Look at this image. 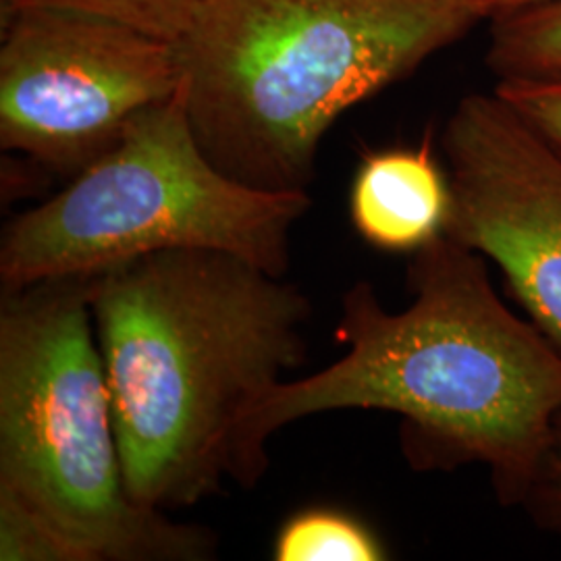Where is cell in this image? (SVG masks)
<instances>
[{"label":"cell","mask_w":561,"mask_h":561,"mask_svg":"<svg viewBox=\"0 0 561 561\" xmlns=\"http://www.w3.org/2000/svg\"><path fill=\"white\" fill-rule=\"evenodd\" d=\"M449 204V180L428 146L396 148L364 159L352 183L350 217L373 248L414 254L445 231Z\"/></svg>","instance_id":"obj_8"},{"label":"cell","mask_w":561,"mask_h":561,"mask_svg":"<svg viewBox=\"0 0 561 561\" xmlns=\"http://www.w3.org/2000/svg\"><path fill=\"white\" fill-rule=\"evenodd\" d=\"M23 7H53L121 21L162 41H180L198 0H7V11Z\"/></svg>","instance_id":"obj_11"},{"label":"cell","mask_w":561,"mask_h":561,"mask_svg":"<svg viewBox=\"0 0 561 561\" xmlns=\"http://www.w3.org/2000/svg\"><path fill=\"white\" fill-rule=\"evenodd\" d=\"M273 560L381 561L387 551L356 516L335 507H306L280 526Z\"/></svg>","instance_id":"obj_10"},{"label":"cell","mask_w":561,"mask_h":561,"mask_svg":"<svg viewBox=\"0 0 561 561\" xmlns=\"http://www.w3.org/2000/svg\"><path fill=\"white\" fill-rule=\"evenodd\" d=\"M308 192H266L204 154L183 92L140 113L119 140L50 201L7 222L4 289L101 275L164 250H222L285 277Z\"/></svg>","instance_id":"obj_5"},{"label":"cell","mask_w":561,"mask_h":561,"mask_svg":"<svg viewBox=\"0 0 561 561\" xmlns=\"http://www.w3.org/2000/svg\"><path fill=\"white\" fill-rule=\"evenodd\" d=\"M489 7H493L495 13H503V11H518V9H526V7H535L541 4L547 0H484Z\"/></svg>","instance_id":"obj_14"},{"label":"cell","mask_w":561,"mask_h":561,"mask_svg":"<svg viewBox=\"0 0 561 561\" xmlns=\"http://www.w3.org/2000/svg\"><path fill=\"white\" fill-rule=\"evenodd\" d=\"M0 144L62 173L102 157L140 113L181 88L175 42L101 15L7 11Z\"/></svg>","instance_id":"obj_6"},{"label":"cell","mask_w":561,"mask_h":561,"mask_svg":"<svg viewBox=\"0 0 561 561\" xmlns=\"http://www.w3.org/2000/svg\"><path fill=\"white\" fill-rule=\"evenodd\" d=\"M445 236L500 266L542 335L561 350V152L491 94L463 96L443 131Z\"/></svg>","instance_id":"obj_7"},{"label":"cell","mask_w":561,"mask_h":561,"mask_svg":"<svg viewBox=\"0 0 561 561\" xmlns=\"http://www.w3.org/2000/svg\"><path fill=\"white\" fill-rule=\"evenodd\" d=\"M99 275L2 287L0 503L67 561H201L215 537L131 502L96 340Z\"/></svg>","instance_id":"obj_4"},{"label":"cell","mask_w":561,"mask_h":561,"mask_svg":"<svg viewBox=\"0 0 561 561\" xmlns=\"http://www.w3.org/2000/svg\"><path fill=\"white\" fill-rule=\"evenodd\" d=\"M495 92L561 152V80H500Z\"/></svg>","instance_id":"obj_12"},{"label":"cell","mask_w":561,"mask_h":561,"mask_svg":"<svg viewBox=\"0 0 561 561\" xmlns=\"http://www.w3.org/2000/svg\"><path fill=\"white\" fill-rule=\"evenodd\" d=\"M484 0H198L178 41L204 154L266 192H308L347 108L491 20Z\"/></svg>","instance_id":"obj_3"},{"label":"cell","mask_w":561,"mask_h":561,"mask_svg":"<svg viewBox=\"0 0 561 561\" xmlns=\"http://www.w3.org/2000/svg\"><path fill=\"white\" fill-rule=\"evenodd\" d=\"M414 300L385 310L354 283L335 337L347 347L319 373L280 382L248 424L259 477L283 426L335 410L401 419L405 458L422 470L484 463L505 505L524 503L561 414V350L495 294L484 256L442 233L412 254Z\"/></svg>","instance_id":"obj_1"},{"label":"cell","mask_w":561,"mask_h":561,"mask_svg":"<svg viewBox=\"0 0 561 561\" xmlns=\"http://www.w3.org/2000/svg\"><path fill=\"white\" fill-rule=\"evenodd\" d=\"M92 317L131 502L169 514L256 486L248 424L306 360L300 287L222 250H164L101 273Z\"/></svg>","instance_id":"obj_2"},{"label":"cell","mask_w":561,"mask_h":561,"mask_svg":"<svg viewBox=\"0 0 561 561\" xmlns=\"http://www.w3.org/2000/svg\"><path fill=\"white\" fill-rule=\"evenodd\" d=\"M522 505H526L542 526L561 533V414L553 426L541 470Z\"/></svg>","instance_id":"obj_13"},{"label":"cell","mask_w":561,"mask_h":561,"mask_svg":"<svg viewBox=\"0 0 561 561\" xmlns=\"http://www.w3.org/2000/svg\"><path fill=\"white\" fill-rule=\"evenodd\" d=\"M489 67L500 80H561V0L495 13Z\"/></svg>","instance_id":"obj_9"}]
</instances>
